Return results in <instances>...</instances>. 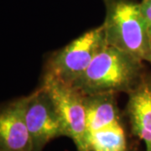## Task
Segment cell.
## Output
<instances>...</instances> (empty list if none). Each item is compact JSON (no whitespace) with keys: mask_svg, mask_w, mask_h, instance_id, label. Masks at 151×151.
Instances as JSON below:
<instances>
[{"mask_svg":"<svg viewBox=\"0 0 151 151\" xmlns=\"http://www.w3.org/2000/svg\"><path fill=\"white\" fill-rule=\"evenodd\" d=\"M143 62L130 53L107 45L72 85L85 95L129 93L144 76Z\"/></svg>","mask_w":151,"mask_h":151,"instance_id":"1","label":"cell"},{"mask_svg":"<svg viewBox=\"0 0 151 151\" xmlns=\"http://www.w3.org/2000/svg\"><path fill=\"white\" fill-rule=\"evenodd\" d=\"M105 7L103 27L108 45L151 63L147 24L140 2L102 0Z\"/></svg>","mask_w":151,"mask_h":151,"instance_id":"2","label":"cell"},{"mask_svg":"<svg viewBox=\"0 0 151 151\" xmlns=\"http://www.w3.org/2000/svg\"><path fill=\"white\" fill-rule=\"evenodd\" d=\"M107 45L102 24L87 30L50 56L42 82L55 81L72 85Z\"/></svg>","mask_w":151,"mask_h":151,"instance_id":"3","label":"cell"},{"mask_svg":"<svg viewBox=\"0 0 151 151\" xmlns=\"http://www.w3.org/2000/svg\"><path fill=\"white\" fill-rule=\"evenodd\" d=\"M41 86L48 91L56 105L65 137L73 141L77 151H90L85 94L73 85L60 81H43Z\"/></svg>","mask_w":151,"mask_h":151,"instance_id":"4","label":"cell"},{"mask_svg":"<svg viewBox=\"0 0 151 151\" xmlns=\"http://www.w3.org/2000/svg\"><path fill=\"white\" fill-rule=\"evenodd\" d=\"M24 110L33 151H43L50 141L65 136L56 105L43 86L24 97Z\"/></svg>","mask_w":151,"mask_h":151,"instance_id":"5","label":"cell"},{"mask_svg":"<svg viewBox=\"0 0 151 151\" xmlns=\"http://www.w3.org/2000/svg\"><path fill=\"white\" fill-rule=\"evenodd\" d=\"M24 104V97L0 104V151H33Z\"/></svg>","mask_w":151,"mask_h":151,"instance_id":"6","label":"cell"},{"mask_svg":"<svg viewBox=\"0 0 151 151\" xmlns=\"http://www.w3.org/2000/svg\"><path fill=\"white\" fill-rule=\"evenodd\" d=\"M126 113L132 132L151 151V76L144 74L134 88L128 93Z\"/></svg>","mask_w":151,"mask_h":151,"instance_id":"7","label":"cell"},{"mask_svg":"<svg viewBox=\"0 0 151 151\" xmlns=\"http://www.w3.org/2000/svg\"><path fill=\"white\" fill-rule=\"evenodd\" d=\"M116 93L104 92L85 95L88 134L121 123Z\"/></svg>","mask_w":151,"mask_h":151,"instance_id":"8","label":"cell"},{"mask_svg":"<svg viewBox=\"0 0 151 151\" xmlns=\"http://www.w3.org/2000/svg\"><path fill=\"white\" fill-rule=\"evenodd\" d=\"M89 146L90 151H129L122 123L91 133Z\"/></svg>","mask_w":151,"mask_h":151,"instance_id":"9","label":"cell"},{"mask_svg":"<svg viewBox=\"0 0 151 151\" xmlns=\"http://www.w3.org/2000/svg\"><path fill=\"white\" fill-rule=\"evenodd\" d=\"M140 4L144 15L145 18L148 37H149L150 46L151 50V0H142Z\"/></svg>","mask_w":151,"mask_h":151,"instance_id":"10","label":"cell"}]
</instances>
